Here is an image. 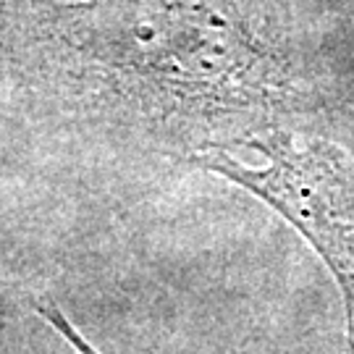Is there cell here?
I'll list each match as a JSON object with an SVG mask.
<instances>
[{
    "label": "cell",
    "mask_w": 354,
    "mask_h": 354,
    "mask_svg": "<svg viewBox=\"0 0 354 354\" xmlns=\"http://www.w3.org/2000/svg\"><path fill=\"white\" fill-rule=\"evenodd\" d=\"M3 13L42 74L152 124L304 108L286 55L247 0H6Z\"/></svg>",
    "instance_id": "cell-1"
},
{
    "label": "cell",
    "mask_w": 354,
    "mask_h": 354,
    "mask_svg": "<svg viewBox=\"0 0 354 354\" xmlns=\"http://www.w3.org/2000/svg\"><path fill=\"white\" fill-rule=\"evenodd\" d=\"M35 310H37L39 317H45L53 328L64 336L66 342L74 344V349L79 354H100L92 344L87 342V339H84V336H82V333H79V330L74 328V326H71V320H68V317H66L64 313L50 302V299H39V302H35Z\"/></svg>",
    "instance_id": "cell-3"
},
{
    "label": "cell",
    "mask_w": 354,
    "mask_h": 354,
    "mask_svg": "<svg viewBox=\"0 0 354 354\" xmlns=\"http://www.w3.org/2000/svg\"><path fill=\"white\" fill-rule=\"evenodd\" d=\"M239 142L260 152L266 165L250 168L218 147L194 152L189 163L252 192L313 244L342 289L354 354V158L326 137L281 127H266Z\"/></svg>",
    "instance_id": "cell-2"
}]
</instances>
